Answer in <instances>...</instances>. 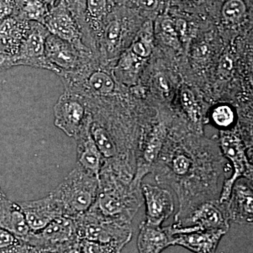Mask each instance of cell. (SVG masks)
Instances as JSON below:
<instances>
[{"label":"cell","mask_w":253,"mask_h":253,"mask_svg":"<svg viewBox=\"0 0 253 253\" xmlns=\"http://www.w3.org/2000/svg\"><path fill=\"white\" fill-rule=\"evenodd\" d=\"M99 187V178L76 166L50 194L59 203L63 216L76 219L92 207Z\"/></svg>","instance_id":"6da1fadb"},{"label":"cell","mask_w":253,"mask_h":253,"mask_svg":"<svg viewBox=\"0 0 253 253\" xmlns=\"http://www.w3.org/2000/svg\"><path fill=\"white\" fill-rule=\"evenodd\" d=\"M74 219L79 240L126 246L132 236L131 224L104 217L92 209Z\"/></svg>","instance_id":"7a4b0ae2"},{"label":"cell","mask_w":253,"mask_h":253,"mask_svg":"<svg viewBox=\"0 0 253 253\" xmlns=\"http://www.w3.org/2000/svg\"><path fill=\"white\" fill-rule=\"evenodd\" d=\"M176 216L175 222L169 226L172 235L199 230L229 229V221L224 206L219 201L206 200Z\"/></svg>","instance_id":"3957f363"},{"label":"cell","mask_w":253,"mask_h":253,"mask_svg":"<svg viewBox=\"0 0 253 253\" xmlns=\"http://www.w3.org/2000/svg\"><path fill=\"white\" fill-rule=\"evenodd\" d=\"M78 241L76 221L63 215L41 230L31 232L24 243L43 252L58 253Z\"/></svg>","instance_id":"277c9868"},{"label":"cell","mask_w":253,"mask_h":253,"mask_svg":"<svg viewBox=\"0 0 253 253\" xmlns=\"http://www.w3.org/2000/svg\"><path fill=\"white\" fill-rule=\"evenodd\" d=\"M219 143L223 155L230 161L233 167L232 175L224 181L218 201L219 204H224L230 197L233 186L237 179L246 178L252 180L253 166L244 142L236 133L221 131Z\"/></svg>","instance_id":"5b68a950"},{"label":"cell","mask_w":253,"mask_h":253,"mask_svg":"<svg viewBox=\"0 0 253 253\" xmlns=\"http://www.w3.org/2000/svg\"><path fill=\"white\" fill-rule=\"evenodd\" d=\"M54 125L66 135L74 138L91 116L86 98L65 91L54 107Z\"/></svg>","instance_id":"8992f818"},{"label":"cell","mask_w":253,"mask_h":253,"mask_svg":"<svg viewBox=\"0 0 253 253\" xmlns=\"http://www.w3.org/2000/svg\"><path fill=\"white\" fill-rule=\"evenodd\" d=\"M50 33L41 23L31 21L27 35L14 56L15 66H29L48 70L59 75L60 71L47 59L45 52L46 38Z\"/></svg>","instance_id":"52a82bcc"},{"label":"cell","mask_w":253,"mask_h":253,"mask_svg":"<svg viewBox=\"0 0 253 253\" xmlns=\"http://www.w3.org/2000/svg\"><path fill=\"white\" fill-rule=\"evenodd\" d=\"M51 35L85 51L91 50L84 42L83 32L66 0H61L49 9L44 22Z\"/></svg>","instance_id":"ba28073f"},{"label":"cell","mask_w":253,"mask_h":253,"mask_svg":"<svg viewBox=\"0 0 253 253\" xmlns=\"http://www.w3.org/2000/svg\"><path fill=\"white\" fill-rule=\"evenodd\" d=\"M45 52L50 62L61 73L74 72L84 68L91 63L92 56L91 51L79 49L51 33L46 38Z\"/></svg>","instance_id":"9c48e42d"},{"label":"cell","mask_w":253,"mask_h":253,"mask_svg":"<svg viewBox=\"0 0 253 253\" xmlns=\"http://www.w3.org/2000/svg\"><path fill=\"white\" fill-rule=\"evenodd\" d=\"M252 181V180H251ZM252 183L246 178H240L233 186L230 197L224 204L229 222L252 224L253 217Z\"/></svg>","instance_id":"30bf717a"},{"label":"cell","mask_w":253,"mask_h":253,"mask_svg":"<svg viewBox=\"0 0 253 253\" xmlns=\"http://www.w3.org/2000/svg\"><path fill=\"white\" fill-rule=\"evenodd\" d=\"M141 196L146 206V220L150 224L162 226L174 211L172 195L167 189L149 184H141Z\"/></svg>","instance_id":"8fae6325"},{"label":"cell","mask_w":253,"mask_h":253,"mask_svg":"<svg viewBox=\"0 0 253 253\" xmlns=\"http://www.w3.org/2000/svg\"><path fill=\"white\" fill-rule=\"evenodd\" d=\"M18 203L31 232L41 230L56 218L63 215L62 208L51 194L42 199Z\"/></svg>","instance_id":"7c38bea8"},{"label":"cell","mask_w":253,"mask_h":253,"mask_svg":"<svg viewBox=\"0 0 253 253\" xmlns=\"http://www.w3.org/2000/svg\"><path fill=\"white\" fill-rule=\"evenodd\" d=\"M91 116L81 131L74 137L77 146V166L91 175L99 178L105 161L91 136Z\"/></svg>","instance_id":"4fadbf2b"},{"label":"cell","mask_w":253,"mask_h":253,"mask_svg":"<svg viewBox=\"0 0 253 253\" xmlns=\"http://www.w3.org/2000/svg\"><path fill=\"white\" fill-rule=\"evenodd\" d=\"M224 230H199L173 235L172 246H180L194 253H215Z\"/></svg>","instance_id":"5bb4252c"},{"label":"cell","mask_w":253,"mask_h":253,"mask_svg":"<svg viewBox=\"0 0 253 253\" xmlns=\"http://www.w3.org/2000/svg\"><path fill=\"white\" fill-rule=\"evenodd\" d=\"M173 236L169 227L163 228L141 221L137 237L139 253H161L169 246H172Z\"/></svg>","instance_id":"9a60e30c"},{"label":"cell","mask_w":253,"mask_h":253,"mask_svg":"<svg viewBox=\"0 0 253 253\" xmlns=\"http://www.w3.org/2000/svg\"><path fill=\"white\" fill-rule=\"evenodd\" d=\"M30 25V21L14 16L0 21V51L10 56H16L27 35Z\"/></svg>","instance_id":"2e32d148"},{"label":"cell","mask_w":253,"mask_h":253,"mask_svg":"<svg viewBox=\"0 0 253 253\" xmlns=\"http://www.w3.org/2000/svg\"><path fill=\"white\" fill-rule=\"evenodd\" d=\"M0 227L24 242L31 233L18 202L0 198Z\"/></svg>","instance_id":"e0dca14e"},{"label":"cell","mask_w":253,"mask_h":253,"mask_svg":"<svg viewBox=\"0 0 253 253\" xmlns=\"http://www.w3.org/2000/svg\"><path fill=\"white\" fill-rule=\"evenodd\" d=\"M165 162L166 169H168L167 172L172 173L170 175L174 179L188 180L189 178L194 176V159L187 153L178 150L169 157L166 158Z\"/></svg>","instance_id":"ac0fdd59"},{"label":"cell","mask_w":253,"mask_h":253,"mask_svg":"<svg viewBox=\"0 0 253 253\" xmlns=\"http://www.w3.org/2000/svg\"><path fill=\"white\" fill-rule=\"evenodd\" d=\"M49 8L42 0H16L13 16L26 21L44 24Z\"/></svg>","instance_id":"d6986e66"},{"label":"cell","mask_w":253,"mask_h":253,"mask_svg":"<svg viewBox=\"0 0 253 253\" xmlns=\"http://www.w3.org/2000/svg\"><path fill=\"white\" fill-rule=\"evenodd\" d=\"M124 19L120 11H113L108 16L103 23V37L104 38L105 44L109 51L114 49L119 44L123 32Z\"/></svg>","instance_id":"ffe728a7"},{"label":"cell","mask_w":253,"mask_h":253,"mask_svg":"<svg viewBox=\"0 0 253 253\" xmlns=\"http://www.w3.org/2000/svg\"><path fill=\"white\" fill-rule=\"evenodd\" d=\"M91 136L100 153L105 160L113 159L118 154V148L109 131L91 119L90 126Z\"/></svg>","instance_id":"44dd1931"},{"label":"cell","mask_w":253,"mask_h":253,"mask_svg":"<svg viewBox=\"0 0 253 253\" xmlns=\"http://www.w3.org/2000/svg\"><path fill=\"white\" fill-rule=\"evenodd\" d=\"M249 14L246 0H224L221 6V19L226 24L236 25L242 22Z\"/></svg>","instance_id":"7402d4cb"},{"label":"cell","mask_w":253,"mask_h":253,"mask_svg":"<svg viewBox=\"0 0 253 253\" xmlns=\"http://www.w3.org/2000/svg\"><path fill=\"white\" fill-rule=\"evenodd\" d=\"M140 60V58L133 54L130 49L123 54L114 69L115 74L119 78L118 79L123 82L129 81L131 75L138 72Z\"/></svg>","instance_id":"603a6c76"},{"label":"cell","mask_w":253,"mask_h":253,"mask_svg":"<svg viewBox=\"0 0 253 253\" xmlns=\"http://www.w3.org/2000/svg\"><path fill=\"white\" fill-rule=\"evenodd\" d=\"M79 247L81 253H121L125 246L116 244H101L81 239L79 241Z\"/></svg>","instance_id":"cb8c5ba5"},{"label":"cell","mask_w":253,"mask_h":253,"mask_svg":"<svg viewBox=\"0 0 253 253\" xmlns=\"http://www.w3.org/2000/svg\"><path fill=\"white\" fill-rule=\"evenodd\" d=\"M180 101L183 109L193 123H198L201 119L199 106L191 89L183 88L180 92Z\"/></svg>","instance_id":"d4e9b609"},{"label":"cell","mask_w":253,"mask_h":253,"mask_svg":"<svg viewBox=\"0 0 253 253\" xmlns=\"http://www.w3.org/2000/svg\"><path fill=\"white\" fill-rule=\"evenodd\" d=\"M159 26L161 37L165 42L172 47L177 48L179 45V40L172 18L168 16L163 18L160 21Z\"/></svg>","instance_id":"484cf974"},{"label":"cell","mask_w":253,"mask_h":253,"mask_svg":"<svg viewBox=\"0 0 253 253\" xmlns=\"http://www.w3.org/2000/svg\"><path fill=\"white\" fill-rule=\"evenodd\" d=\"M212 120L216 126L222 128L228 127L234 123V111L227 105H221L213 110Z\"/></svg>","instance_id":"4316f807"},{"label":"cell","mask_w":253,"mask_h":253,"mask_svg":"<svg viewBox=\"0 0 253 253\" xmlns=\"http://www.w3.org/2000/svg\"><path fill=\"white\" fill-rule=\"evenodd\" d=\"M21 241L9 231L0 227V253L4 252L14 247Z\"/></svg>","instance_id":"83f0119b"},{"label":"cell","mask_w":253,"mask_h":253,"mask_svg":"<svg viewBox=\"0 0 253 253\" xmlns=\"http://www.w3.org/2000/svg\"><path fill=\"white\" fill-rule=\"evenodd\" d=\"M130 50L133 54L140 59L148 57L151 53V47L149 42L145 41H136L133 43Z\"/></svg>","instance_id":"f1b7e54d"},{"label":"cell","mask_w":253,"mask_h":253,"mask_svg":"<svg viewBox=\"0 0 253 253\" xmlns=\"http://www.w3.org/2000/svg\"><path fill=\"white\" fill-rule=\"evenodd\" d=\"M16 0H0V21L14 14Z\"/></svg>","instance_id":"f546056e"},{"label":"cell","mask_w":253,"mask_h":253,"mask_svg":"<svg viewBox=\"0 0 253 253\" xmlns=\"http://www.w3.org/2000/svg\"><path fill=\"white\" fill-rule=\"evenodd\" d=\"M15 66H15L14 57L0 51V73L4 72Z\"/></svg>","instance_id":"4dcf8cb0"},{"label":"cell","mask_w":253,"mask_h":253,"mask_svg":"<svg viewBox=\"0 0 253 253\" xmlns=\"http://www.w3.org/2000/svg\"><path fill=\"white\" fill-rule=\"evenodd\" d=\"M174 22V26L176 33L178 36L184 37L187 33L188 28H189V24H188L187 21L184 18H179L176 20Z\"/></svg>","instance_id":"1f68e13d"},{"label":"cell","mask_w":253,"mask_h":253,"mask_svg":"<svg viewBox=\"0 0 253 253\" xmlns=\"http://www.w3.org/2000/svg\"><path fill=\"white\" fill-rule=\"evenodd\" d=\"M156 81H157V84L161 90L164 91L165 93L169 92V84L168 83L167 78L163 76V75H159L156 78Z\"/></svg>","instance_id":"d6a6232c"},{"label":"cell","mask_w":253,"mask_h":253,"mask_svg":"<svg viewBox=\"0 0 253 253\" xmlns=\"http://www.w3.org/2000/svg\"><path fill=\"white\" fill-rule=\"evenodd\" d=\"M219 67H220L221 69L223 71L229 72V71H230L232 69V60L229 59L228 56H225V57L223 58L222 60H221L220 66H219Z\"/></svg>","instance_id":"836d02e7"},{"label":"cell","mask_w":253,"mask_h":253,"mask_svg":"<svg viewBox=\"0 0 253 253\" xmlns=\"http://www.w3.org/2000/svg\"><path fill=\"white\" fill-rule=\"evenodd\" d=\"M79 241L76 243V244L71 245L69 247L63 249L61 252L58 253H81L79 247Z\"/></svg>","instance_id":"e575fe53"},{"label":"cell","mask_w":253,"mask_h":253,"mask_svg":"<svg viewBox=\"0 0 253 253\" xmlns=\"http://www.w3.org/2000/svg\"><path fill=\"white\" fill-rule=\"evenodd\" d=\"M42 1L47 5L48 7H49L50 9L51 8H52L53 6H54L55 5L57 4L61 0H42Z\"/></svg>","instance_id":"d590c367"},{"label":"cell","mask_w":253,"mask_h":253,"mask_svg":"<svg viewBox=\"0 0 253 253\" xmlns=\"http://www.w3.org/2000/svg\"><path fill=\"white\" fill-rule=\"evenodd\" d=\"M66 1L71 6H79L83 2V0H66Z\"/></svg>","instance_id":"8d00e7d4"},{"label":"cell","mask_w":253,"mask_h":253,"mask_svg":"<svg viewBox=\"0 0 253 253\" xmlns=\"http://www.w3.org/2000/svg\"><path fill=\"white\" fill-rule=\"evenodd\" d=\"M5 195L4 194V193L2 192V191H1V187H0V198L3 197V196H4Z\"/></svg>","instance_id":"74e56055"},{"label":"cell","mask_w":253,"mask_h":253,"mask_svg":"<svg viewBox=\"0 0 253 253\" xmlns=\"http://www.w3.org/2000/svg\"><path fill=\"white\" fill-rule=\"evenodd\" d=\"M181 1H199L200 0H181Z\"/></svg>","instance_id":"f35d334b"}]
</instances>
